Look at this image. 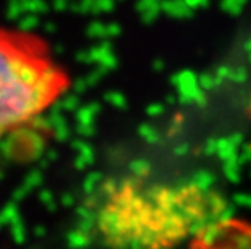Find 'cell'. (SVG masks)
<instances>
[{"label": "cell", "instance_id": "obj_3", "mask_svg": "<svg viewBox=\"0 0 251 249\" xmlns=\"http://www.w3.org/2000/svg\"><path fill=\"white\" fill-rule=\"evenodd\" d=\"M250 110H251V102H250Z\"/></svg>", "mask_w": 251, "mask_h": 249}, {"label": "cell", "instance_id": "obj_2", "mask_svg": "<svg viewBox=\"0 0 251 249\" xmlns=\"http://www.w3.org/2000/svg\"><path fill=\"white\" fill-rule=\"evenodd\" d=\"M188 249H251V220L230 217L207 225L193 236Z\"/></svg>", "mask_w": 251, "mask_h": 249}, {"label": "cell", "instance_id": "obj_1", "mask_svg": "<svg viewBox=\"0 0 251 249\" xmlns=\"http://www.w3.org/2000/svg\"><path fill=\"white\" fill-rule=\"evenodd\" d=\"M72 86V75L49 41L0 23V142L36 126Z\"/></svg>", "mask_w": 251, "mask_h": 249}]
</instances>
